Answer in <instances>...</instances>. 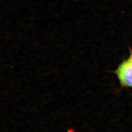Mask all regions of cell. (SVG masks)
Returning <instances> with one entry per match:
<instances>
[{"instance_id":"obj_1","label":"cell","mask_w":132,"mask_h":132,"mask_svg":"<svg viewBox=\"0 0 132 132\" xmlns=\"http://www.w3.org/2000/svg\"><path fill=\"white\" fill-rule=\"evenodd\" d=\"M123 88H132V62L129 59L123 60L114 71Z\"/></svg>"},{"instance_id":"obj_2","label":"cell","mask_w":132,"mask_h":132,"mask_svg":"<svg viewBox=\"0 0 132 132\" xmlns=\"http://www.w3.org/2000/svg\"><path fill=\"white\" fill-rule=\"evenodd\" d=\"M129 56L128 58V59H129L132 62V48L131 47H129Z\"/></svg>"}]
</instances>
